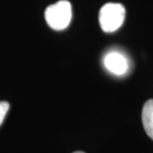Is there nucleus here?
<instances>
[{"label": "nucleus", "instance_id": "f257e3e1", "mask_svg": "<svg viewBox=\"0 0 153 153\" xmlns=\"http://www.w3.org/2000/svg\"><path fill=\"white\" fill-rule=\"evenodd\" d=\"M44 16L48 25L52 29L56 31L64 30L71 22V4L66 0L58 1L45 10Z\"/></svg>", "mask_w": 153, "mask_h": 153}, {"label": "nucleus", "instance_id": "f03ea898", "mask_svg": "<svg viewBox=\"0 0 153 153\" xmlns=\"http://www.w3.org/2000/svg\"><path fill=\"white\" fill-rule=\"evenodd\" d=\"M125 9L121 4H105L99 13V22L105 33H113L124 22Z\"/></svg>", "mask_w": 153, "mask_h": 153}, {"label": "nucleus", "instance_id": "7ed1b4c3", "mask_svg": "<svg viewBox=\"0 0 153 153\" xmlns=\"http://www.w3.org/2000/svg\"><path fill=\"white\" fill-rule=\"evenodd\" d=\"M105 66L116 75H123L128 69V63L124 56L117 52L109 53L104 59Z\"/></svg>", "mask_w": 153, "mask_h": 153}, {"label": "nucleus", "instance_id": "20e7f679", "mask_svg": "<svg viewBox=\"0 0 153 153\" xmlns=\"http://www.w3.org/2000/svg\"><path fill=\"white\" fill-rule=\"evenodd\" d=\"M142 123L148 136L153 140V99L147 100L143 106Z\"/></svg>", "mask_w": 153, "mask_h": 153}, {"label": "nucleus", "instance_id": "39448f33", "mask_svg": "<svg viewBox=\"0 0 153 153\" xmlns=\"http://www.w3.org/2000/svg\"><path fill=\"white\" fill-rule=\"evenodd\" d=\"M10 108V104L6 101H0V126L3 123L4 119Z\"/></svg>", "mask_w": 153, "mask_h": 153}, {"label": "nucleus", "instance_id": "423d86ee", "mask_svg": "<svg viewBox=\"0 0 153 153\" xmlns=\"http://www.w3.org/2000/svg\"><path fill=\"white\" fill-rule=\"evenodd\" d=\"M73 153H84V152H73Z\"/></svg>", "mask_w": 153, "mask_h": 153}]
</instances>
